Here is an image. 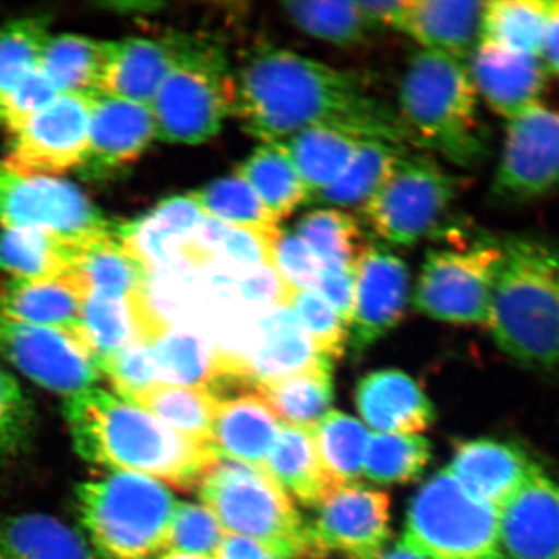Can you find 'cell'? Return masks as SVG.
Returning a JSON list of instances; mask_svg holds the SVG:
<instances>
[{
    "label": "cell",
    "instance_id": "91938a15",
    "mask_svg": "<svg viewBox=\"0 0 559 559\" xmlns=\"http://www.w3.org/2000/svg\"><path fill=\"white\" fill-rule=\"evenodd\" d=\"M377 559H428L421 557V555L417 554L411 549L409 546L403 543V540H399V543L393 544L390 549H385L382 551L380 557Z\"/></svg>",
    "mask_w": 559,
    "mask_h": 559
},
{
    "label": "cell",
    "instance_id": "5b68a950",
    "mask_svg": "<svg viewBox=\"0 0 559 559\" xmlns=\"http://www.w3.org/2000/svg\"><path fill=\"white\" fill-rule=\"evenodd\" d=\"M178 503L164 481L143 474L109 473L75 488L81 525L102 559H159Z\"/></svg>",
    "mask_w": 559,
    "mask_h": 559
},
{
    "label": "cell",
    "instance_id": "4316f807",
    "mask_svg": "<svg viewBox=\"0 0 559 559\" xmlns=\"http://www.w3.org/2000/svg\"><path fill=\"white\" fill-rule=\"evenodd\" d=\"M73 272L87 294L135 299L148 294L150 267L128 246L117 229L81 241L76 246Z\"/></svg>",
    "mask_w": 559,
    "mask_h": 559
},
{
    "label": "cell",
    "instance_id": "3957f363",
    "mask_svg": "<svg viewBox=\"0 0 559 559\" xmlns=\"http://www.w3.org/2000/svg\"><path fill=\"white\" fill-rule=\"evenodd\" d=\"M487 326L522 369L559 374V242L538 235L500 240Z\"/></svg>",
    "mask_w": 559,
    "mask_h": 559
},
{
    "label": "cell",
    "instance_id": "7dc6e473",
    "mask_svg": "<svg viewBox=\"0 0 559 559\" xmlns=\"http://www.w3.org/2000/svg\"><path fill=\"white\" fill-rule=\"evenodd\" d=\"M283 10L301 32L334 46H358L373 32L356 2H288Z\"/></svg>",
    "mask_w": 559,
    "mask_h": 559
},
{
    "label": "cell",
    "instance_id": "f907efd6",
    "mask_svg": "<svg viewBox=\"0 0 559 559\" xmlns=\"http://www.w3.org/2000/svg\"><path fill=\"white\" fill-rule=\"evenodd\" d=\"M227 533L204 506L179 502L173 518L168 550L215 559Z\"/></svg>",
    "mask_w": 559,
    "mask_h": 559
},
{
    "label": "cell",
    "instance_id": "6da1fadb",
    "mask_svg": "<svg viewBox=\"0 0 559 559\" xmlns=\"http://www.w3.org/2000/svg\"><path fill=\"white\" fill-rule=\"evenodd\" d=\"M234 80V114L242 130L263 142H282L307 128H330L415 146L399 110L373 94L359 73L261 46L245 58Z\"/></svg>",
    "mask_w": 559,
    "mask_h": 559
},
{
    "label": "cell",
    "instance_id": "c3c4849f",
    "mask_svg": "<svg viewBox=\"0 0 559 559\" xmlns=\"http://www.w3.org/2000/svg\"><path fill=\"white\" fill-rule=\"evenodd\" d=\"M288 307L322 355L331 360L344 356L348 344V325L318 289L293 290Z\"/></svg>",
    "mask_w": 559,
    "mask_h": 559
},
{
    "label": "cell",
    "instance_id": "f1b7e54d",
    "mask_svg": "<svg viewBox=\"0 0 559 559\" xmlns=\"http://www.w3.org/2000/svg\"><path fill=\"white\" fill-rule=\"evenodd\" d=\"M205 215L190 193L162 201L148 215L119 226V235L150 271L176 261L200 231Z\"/></svg>",
    "mask_w": 559,
    "mask_h": 559
},
{
    "label": "cell",
    "instance_id": "9c48e42d",
    "mask_svg": "<svg viewBox=\"0 0 559 559\" xmlns=\"http://www.w3.org/2000/svg\"><path fill=\"white\" fill-rule=\"evenodd\" d=\"M411 150V148H409ZM404 150L362 207L370 229L395 246L417 245L443 226L462 180L428 154Z\"/></svg>",
    "mask_w": 559,
    "mask_h": 559
},
{
    "label": "cell",
    "instance_id": "d6a6232c",
    "mask_svg": "<svg viewBox=\"0 0 559 559\" xmlns=\"http://www.w3.org/2000/svg\"><path fill=\"white\" fill-rule=\"evenodd\" d=\"M109 40H98L76 33L50 35L40 57L39 69L58 94L95 97L106 60Z\"/></svg>",
    "mask_w": 559,
    "mask_h": 559
},
{
    "label": "cell",
    "instance_id": "ee69618b",
    "mask_svg": "<svg viewBox=\"0 0 559 559\" xmlns=\"http://www.w3.org/2000/svg\"><path fill=\"white\" fill-rule=\"evenodd\" d=\"M432 457L430 441L419 436L373 433L367 444L364 476L380 485L418 480Z\"/></svg>",
    "mask_w": 559,
    "mask_h": 559
},
{
    "label": "cell",
    "instance_id": "e0dca14e",
    "mask_svg": "<svg viewBox=\"0 0 559 559\" xmlns=\"http://www.w3.org/2000/svg\"><path fill=\"white\" fill-rule=\"evenodd\" d=\"M156 140L151 106L97 95L92 98L90 143L81 178L112 179L135 164Z\"/></svg>",
    "mask_w": 559,
    "mask_h": 559
},
{
    "label": "cell",
    "instance_id": "484cf974",
    "mask_svg": "<svg viewBox=\"0 0 559 559\" xmlns=\"http://www.w3.org/2000/svg\"><path fill=\"white\" fill-rule=\"evenodd\" d=\"M277 415L259 393L221 400L212 430L216 457L266 468L280 430Z\"/></svg>",
    "mask_w": 559,
    "mask_h": 559
},
{
    "label": "cell",
    "instance_id": "2e32d148",
    "mask_svg": "<svg viewBox=\"0 0 559 559\" xmlns=\"http://www.w3.org/2000/svg\"><path fill=\"white\" fill-rule=\"evenodd\" d=\"M409 267L385 246L367 242L356 263L349 353L359 358L395 329L409 301Z\"/></svg>",
    "mask_w": 559,
    "mask_h": 559
},
{
    "label": "cell",
    "instance_id": "d6986e66",
    "mask_svg": "<svg viewBox=\"0 0 559 559\" xmlns=\"http://www.w3.org/2000/svg\"><path fill=\"white\" fill-rule=\"evenodd\" d=\"M536 463L520 444L485 437L459 443L447 469L469 496L499 510Z\"/></svg>",
    "mask_w": 559,
    "mask_h": 559
},
{
    "label": "cell",
    "instance_id": "b9f144b4",
    "mask_svg": "<svg viewBox=\"0 0 559 559\" xmlns=\"http://www.w3.org/2000/svg\"><path fill=\"white\" fill-rule=\"evenodd\" d=\"M271 238L205 218L183 257L207 261L216 271L240 274L271 266Z\"/></svg>",
    "mask_w": 559,
    "mask_h": 559
},
{
    "label": "cell",
    "instance_id": "6f0895ef",
    "mask_svg": "<svg viewBox=\"0 0 559 559\" xmlns=\"http://www.w3.org/2000/svg\"><path fill=\"white\" fill-rule=\"evenodd\" d=\"M215 559H277L253 540L226 535Z\"/></svg>",
    "mask_w": 559,
    "mask_h": 559
},
{
    "label": "cell",
    "instance_id": "7a4b0ae2",
    "mask_svg": "<svg viewBox=\"0 0 559 559\" xmlns=\"http://www.w3.org/2000/svg\"><path fill=\"white\" fill-rule=\"evenodd\" d=\"M62 412L76 454L114 473L143 474L190 489L218 462L209 444L180 436L148 411L105 389L66 399Z\"/></svg>",
    "mask_w": 559,
    "mask_h": 559
},
{
    "label": "cell",
    "instance_id": "681fc988",
    "mask_svg": "<svg viewBox=\"0 0 559 559\" xmlns=\"http://www.w3.org/2000/svg\"><path fill=\"white\" fill-rule=\"evenodd\" d=\"M35 428V409L20 381L0 364V465L27 447Z\"/></svg>",
    "mask_w": 559,
    "mask_h": 559
},
{
    "label": "cell",
    "instance_id": "83f0119b",
    "mask_svg": "<svg viewBox=\"0 0 559 559\" xmlns=\"http://www.w3.org/2000/svg\"><path fill=\"white\" fill-rule=\"evenodd\" d=\"M81 319L84 337L98 362L132 344H150L168 326L151 307L148 294L135 299L86 294Z\"/></svg>",
    "mask_w": 559,
    "mask_h": 559
},
{
    "label": "cell",
    "instance_id": "9f6ffc18",
    "mask_svg": "<svg viewBox=\"0 0 559 559\" xmlns=\"http://www.w3.org/2000/svg\"><path fill=\"white\" fill-rule=\"evenodd\" d=\"M411 0H395V2H356L358 3L360 13L364 14L370 28L373 32L393 28L400 31L403 24L404 14Z\"/></svg>",
    "mask_w": 559,
    "mask_h": 559
},
{
    "label": "cell",
    "instance_id": "f35d334b",
    "mask_svg": "<svg viewBox=\"0 0 559 559\" xmlns=\"http://www.w3.org/2000/svg\"><path fill=\"white\" fill-rule=\"evenodd\" d=\"M551 13V0H498L485 3L480 43L539 58Z\"/></svg>",
    "mask_w": 559,
    "mask_h": 559
},
{
    "label": "cell",
    "instance_id": "f546056e",
    "mask_svg": "<svg viewBox=\"0 0 559 559\" xmlns=\"http://www.w3.org/2000/svg\"><path fill=\"white\" fill-rule=\"evenodd\" d=\"M484 11V2H409L400 31L417 40L423 50L465 62L479 46Z\"/></svg>",
    "mask_w": 559,
    "mask_h": 559
},
{
    "label": "cell",
    "instance_id": "603a6c76",
    "mask_svg": "<svg viewBox=\"0 0 559 559\" xmlns=\"http://www.w3.org/2000/svg\"><path fill=\"white\" fill-rule=\"evenodd\" d=\"M356 406L360 417L378 433L425 432L436 421V407L418 382L404 371H371L359 381Z\"/></svg>",
    "mask_w": 559,
    "mask_h": 559
},
{
    "label": "cell",
    "instance_id": "ac0fdd59",
    "mask_svg": "<svg viewBox=\"0 0 559 559\" xmlns=\"http://www.w3.org/2000/svg\"><path fill=\"white\" fill-rule=\"evenodd\" d=\"M499 539L506 559H559V474L536 463L499 509Z\"/></svg>",
    "mask_w": 559,
    "mask_h": 559
},
{
    "label": "cell",
    "instance_id": "d590c367",
    "mask_svg": "<svg viewBox=\"0 0 559 559\" xmlns=\"http://www.w3.org/2000/svg\"><path fill=\"white\" fill-rule=\"evenodd\" d=\"M80 242L46 230L0 227V271L16 280L60 277L73 271Z\"/></svg>",
    "mask_w": 559,
    "mask_h": 559
},
{
    "label": "cell",
    "instance_id": "ffe728a7",
    "mask_svg": "<svg viewBox=\"0 0 559 559\" xmlns=\"http://www.w3.org/2000/svg\"><path fill=\"white\" fill-rule=\"evenodd\" d=\"M245 366L255 389L263 382L333 366V360L319 352L289 307H275L257 316L255 337Z\"/></svg>",
    "mask_w": 559,
    "mask_h": 559
},
{
    "label": "cell",
    "instance_id": "5bb4252c",
    "mask_svg": "<svg viewBox=\"0 0 559 559\" xmlns=\"http://www.w3.org/2000/svg\"><path fill=\"white\" fill-rule=\"evenodd\" d=\"M92 98L58 95L46 109L11 135L3 167L22 176L53 178L79 170L90 143Z\"/></svg>",
    "mask_w": 559,
    "mask_h": 559
},
{
    "label": "cell",
    "instance_id": "8d00e7d4",
    "mask_svg": "<svg viewBox=\"0 0 559 559\" xmlns=\"http://www.w3.org/2000/svg\"><path fill=\"white\" fill-rule=\"evenodd\" d=\"M237 175L280 223L307 204L308 191L282 142L261 143L238 165Z\"/></svg>",
    "mask_w": 559,
    "mask_h": 559
},
{
    "label": "cell",
    "instance_id": "d4e9b609",
    "mask_svg": "<svg viewBox=\"0 0 559 559\" xmlns=\"http://www.w3.org/2000/svg\"><path fill=\"white\" fill-rule=\"evenodd\" d=\"M86 294L73 271L55 278H11L0 289V318L84 336L81 316Z\"/></svg>",
    "mask_w": 559,
    "mask_h": 559
},
{
    "label": "cell",
    "instance_id": "7402d4cb",
    "mask_svg": "<svg viewBox=\"0 0 559 559\" xmlns=\"http://www.w3.org/2000/svg\"><path fill=\"white\" fill-rule=\"evenodd\" d=\"M468 72L489 108L507 120L520 116L538 98L546 66L539 58L479 43L468 58Z\"/></svg>",
    "mask_w": 559,
    "mask_h": 559
},
{
    "label": "cell",
    "instance_id": "277c9868",
    "mask_svg": "<svg viewBox=\"0 0 559 559\" xmlns=\"http://www.w3.org/2000/svg\"><path fill=\"white\" fill-rule=\"evenodd\" d=\"M396 110L415 148L437 151L466 170L487 160L489 135L465 62L430 50L412 53Z\"/></svg>",
    "mask_w": 559,
    "mask_h": 559
},
{
    "label": "cell",
    "instance_id": "bcb514c9",
    "mask_svg": "<svg viewBox=\"0 0 559 559\" xmlns=\"http://www.w3.org/2000/svg\"><path fill=\"white\" fill-rule=\"evenodd\" d=\"M49 38V16L16 17L0 27V105L22 80L39 69Z\"/></svg>",
    "mask_w": 559,
    "mask_h": 559
},
{
    "label": "cell",
    "instance_id": "94428289",
    "mask_svg": "<svg viewBox=\"0 0 559 559\" xmlns=\"http://www.w3.org/2000/svg\"><path fill=\"white\" fill-rule=\"evenodd\" d=\"M159 559H205L202 557H194V555L176 554V551H168V554L162 555Z\"/></svg>",
    "mask_w": 559,
    "mask_h": 559
},
{
    "label": "cell",
    "instance_id": "30bf717a",
    "mask_svg": "<svg viewBox=\"0 0 559 559\" xmlns=\"http://www.w3.org/2000/svg\"><path fill=\"white\" fill-rule=\"evenodd\" d=\"M500 255L499 238L487 235L468 246L430 249L415 285V310L440 322L487 325Z\"/></svg>",
    "mask_w": 559,
    "mask_h": 559
},
{
    "label": "cell",
    "instance_id": "52a82bcc",
    "mask_svg": "<svg viewBox=\"0 0 559 559\" xmlns=\"http://www.w3.org/2000/svg\"><path fill=\"white\" fill-rule=\"evenodd\" d=\"M235 80L226 53L209 38L182 35L178 61L151 103L156 139L201 145L234 114Z\"/></svg>",
    "mask_w": 559,
    "mask_h": 559
},
{
    "label": "cell",
    "instance_id": "8992f818",
    "mask_svg": "<svg viewBox=\"0 0 559 559\" xmlns=\"http://www.w3.org/2000/svg\"><path fill=\"white\" fill-rule=\"evenodd\" d=\"M200 498L227 535L277 559L316 558L310 527L266 469L218 459L200 481Z\"/></svg>",
    "mask_w": 559,
    "mask_h": 559
},
{
    "label": "cell",
    "instance_id": "e575fe53",
    "mask_svg": "<svg viewBox=\"0 0 559 559\" xmlns=\"http://www.w3.org/2000/svg\"><path fill=\"white\" fill-rule=\"evenodd\" d=\"M333 366L300 371L255 388L261 399L285 425L314 430L331 412L334 400Z\"/></svg>",
    "mask_w": 559,
    "mask_h": 559
},
{
    "label": "cell",
    "instance_id": "8fae6325",
    "mask_svg": "<svg viewBox=\"0 0 559 559\" xmlns=\"http://www.w3.org/2000/svg\"><path fill=\"white\" fill-rule=\"evenodd\" d=\"M0 227L38 229L70 241L117 229L75 183L53 176H22L0 162Z\"/></svg>",
    "mask_w": 559,
    "mask_h": 559
},
{
    "label": "cell",
    "instance_id": "680465c9",
    "mask_svg": "<svg viewBox=\"0 0 559 559\" xmlns=\"http://www.w3.org/2000/svg\"><path fill=\"white\" fill-rule=\"evenodd\" d=\"M543 55L549 69L559 73V0H551V13L544 39Z\"/></svg>",
    "mask_w": 559,
    "mask_h": 559
},
{
    "label": "cell",
    "instance_id": "1f68e13d",
    "mask_svg": "<svg viewBox=\"0 0 559 559\" xmlns=\"http://www.w3.org/2000/svg\"><path fill=\"white\" fill-rule=\"evenodd\" d=\"M264 469L301 506L312 509L322 502L331 489L340 487L323 469L312 432L285 423H280L277 440Z\"/></svg>",
    "mask_w": 559,
    "mask_h": 559
},
{
    "label": "cell",
    "instance_id": "60d3db41",
    "mask_svg": "<svg viewBox=\"0 0 559 559\" xmlns=\"http://www.w3.org/2000/svg\"><path fill=\"white\" fill-rule=\"evenodd\" d=\"M190 194L204 212L205 218L255 231L271 240L282 229L280 221L237 173L212 180L207 186L190 191Z\"/></svg>",
    "mask_w": 559,
    "mask_h": 559
},
{
    "label": "cell",
    "instance_id": "ba28073f",
    "mask_svg": "<svg viewBox=\"0 0 559 559\" xmlns=\"http://www.w3.org/2000/svg\"><path fill=\"white\" fill-rule=\"evenodd\" d=\"M401 540L428 559H506L499 510L469 496L448 469L415 492Z\"/></svg>",
    "mask_w": 559,
    "mask_h": 559
},
{
    "label": "cell",
    "instance_id": "836d02e7",
    "mask_svg": "<svg viewBox=\"0 0 559 559\" xmlns=\"http://www.w3.org/2000/svg\"><path fill=\"white\" fill-rule=\"evenodd\" d=\"M360 140L330 128H307L282 140L308 191V200L319 191L329 189L344 175L359 148Z\"/></svg>",
    "mask_w": 559,
    "mask_h": 559
},
{
    "label": "cell",
    "instance_id": "f6af8a7d",
    "mask_svg": "<svg viewBox=\"0 0 559 559\" xmlns=\"http://www.w3.org/2000/svg\"><path fill=\"white\" fill-rule=\"evenodd\" d=\"M296 234L322 264L356 266L367 246L359 221L340 209H318L307 213L297 223Z\"/></svg>",
    "mask_w": 559,
    "mask_h": 559
},
{
    "label": "cell",
    "instance_id": "f5cc1de1",
    "mask_svg": "<svg viewBox=\"0 0 559 559\" xmlns=\"http://www.w3.org/2000/svg\"><path fill=\"white\" fill-rule=\"evenodd\" d=\"M271 266L290 290L316 288L320 263L296 230L280 229L271 242Z\"/></svg>",
    "mask_w": 559,
    "mask_h": 559
},
{
    "label": "cell",
    "instance_id": "db71d44e",
    "mask_svg": "<svg viewBox=\"0 0 559 559\" xmlns=\"http://www.w3.org/2000/svg\"><path fill=\"white\" fill-rule=\"evenodd\" d=\"M58 95L60 94L49 79L40 69H36L27 79L22 80L0 105V127L13 135L36 114L46 109Z\"/></svg>",
    "mask_w": 559,
    "mask_h": 559
},
{
    "label": "cell",
    "instance_id": "cb8c5ba5",
    "mask_svg": "<svg viewBox=\"0 0 559 559\" xmlns=\"http://www.w3.org/2000/svg\"><path fill=\"white\" fill-rule=\"evenodd\" d=\"M151 349L159 384L205 388L218 399L224 389L241 388L230 364L201 331L168 325Z\"/></svg>",
    "mask_w": 559,
    "mask_h": 559
},
{
    "label": "cell",
    "instance_id": "ab89813d",
    "mask_svg": "<svg viewBox=\"0 0 559 559\" xmlns=\"http://www.w3.org/2000/svg\"><path fill=\"white\" fill-rule=\"evenodd\" d=\"M406 146L384 142V140L362 139L347 170L329 189L319 191L307 204L329 205V207H364L371 200L393 162Z\"/></svg>",
    "mask_w": 559,
    "mask_h": 559
},
{
    "label": "cell",
    "instance_id": "4dcf8cb0",
    "mask_svg": "<svg viewBox=\"0 0 559 559\" xmlns=\"http://www.w3.org/2000/svg\"><path fill=\"white\" fill-rule=\"evenodd\" d=\"M0 559H102L80 530L50 514L0 520Z\"/></svg>",
    "mask_w": 559,
    "mask_h": 559
},
{
    "label": "cell",
    "instance_id": "74e56055",
    "mask_svg": "<svg viewBox=\"0 0 559 559\" xmlns=\"http://www.w3.org/2000/svg\"><path fill=\"white\" fill-rule=\"evenodd\" d=\"M187 439L212 447V430L221 400L212 390L156 384L131 401Z\"/></svg>",
    "mask_w": 559,
    "mask_h": 559
},
{
    "label": "cell",
    "instance_id": "44dd1931",
    "mask_svg": "<svg viewBox=\"0 0 559 559\" xmlns=\"http://www.w3.org/2000/svg\"><path fill=\"white\" fill-rule=\"evenodd\" d=\"M182 35L109 40L98 95L151 106L178 61Z\"/></svg>",
    "mask_w": 559,
    "mask_h": 559
},
{
    "label": "cell",
    "instance_id": "7c38bea8",
    "mask_svg": "<svg viewBox=\"0 0 559 559\" xmlns=\"http://www.w3.org/2000/svg\"><path fill=\"white\" fill-rule=\"evenodd\" d=\"M0 356L40 389L70 399L102 378L83 334L0 318Z\"/></svg>",
    "mask_w": 559,
    "mask_h": 559
},
{
    "label": "cell",
    "instance_id": "11a10c76",
    "mask_svg": "<svg viewBox=\"0 0 559 559\" xmlns=\"http://www.w3.org/2000/svg\"><path fill=\"white\" fill-rule=\"evenodd\" d=\"M355 285L356 266L336 263L322 264L316 285L320 296L329 301L348 329L355 310Z\"/></svg>",
    "mask_w": 559,
    "mask_h": 559
},
{
    "label": "cell",
    "instance_id": "9a60e30c",
    "mask_svg": "<svg viewBox=\"0 0 559 559\" xmlns=\"http://www.w3.org/2000/svg\"><path fill=\"white\" fill-rule=\"evenodd\" d=\"M308 527L316 558L333 551L347 559H377L392 535L389 495L366 485H340L316 507Z\"/></svg>",
    "mask_w": 559,
    "mask_h": 559
},
{
    "label": "cell",
    "instance_id": "7bdbcfd3",
    "mask_svg": "<svg viewBox=\"0 0 559 559\" xmlns=\"http://www.w3.org/2000/svg\"><path fill=\"white\" fill-rule=\"evenodd\" d=\"M320 463L336 485L356 484L362 476L370 433L364 423L331 411L312 430Z\"/></svg>",
    "mask_w": 559,
    "mask_h": 559
},
{
    "label": "cell",
    "instance_id": "4fadbf2b",
    "mask_svg": "<svg viewBox=\"0 0 559 559\" xmlns=\"http://www.w3.org/2000/svg\"><path fill=\"white\" fill-rule=\"evenodd\" d=\"M559 187V109L535 102L509 120L491 197L522 205Z\"/></svg>",
    "mask_w": 559,
    "mask_h": 559
},
{
    "label": "cell",
    "instance_id": "816d5d0a",
    "mask_svg": "<svg viewBox=\"0 0 559 559\" xmlns=\"http://www.w3.org/2000/svg\"><path fill=\"white\" fill-rule=\"evenodd\" d=\"M98 366L102 374H106L116 389V395L130 403L153 385L159 384L151 342H140L120 349L102 359Z\"/></svg>",
    "mask_w": 559,
    "mask_h": 559
}]
</instances>
